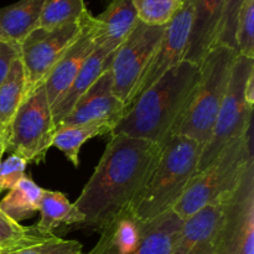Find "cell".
<instances>
[{
    "instance_id": "obj_1",
    "label": "cell",
    "mask_w": 254,
    "mask_h": 254,
    "mask_svg": "<svg viewBox=\"0 0 254 254\" xmlns=\"http://www.w3.org/2000/svg\"><path fill=\"white\" fill-rule=\"evenodd\" d=\"M164 146L149 140L111 135L101 160L73 203L83 216L78 228H102L130 208L153 175Z\"/></svg>"
},
{
    "instance_id": "obj_2",
    "label": "cell",
    "mask_w": 254,
    "mask_h": 254,
    "mask_svg": "<svg viewBox=\"0 0 254 254\" xmlns=\"http://www.w3.org/2000/svg\"><path fill=\"white\" fill-rule=\"evenodd\" d=\"M200 76V64L184 60L136 98L109 135L123 134L164 146L188 112Z\"/></svg>"
},
{
    "instance_id": "obj_3",
    "label": "cell",
    "mask_w": 254,
    "mask_h": 254,
    "mask_svg": "<svg viewBox=\"0 0 254 254\" xmlns=\"http://www.w3.org/2000/svg\"><path fill=\"white\" fill-rule=\"evenodd\" d=\"M201 153L202 145L197 141L171 136L164 145L153 175L131 205L134 215L149 221L173 210L197 174Z\"/></svg>"
},
{
    "instance_id": "obj_4",
    "label": "cell",
    "mask_w": 254,
    "mask_h": 254,
    "mask_svg": "<svg viewBox=\"0 0 254 254\" xmlns=\"http://www.w3.org/2000/svg\"><path fill=\"white\" fill-rule=\"evenodd\" d=\"M237 56L236 50L215 45L203 57L195 97L179 124L175 135L192 139L202 146L210 140Z\"/></svg>"
},
{
    "instance_id": "obj_5",
    "label": "cell",
    "mask_w": 254,
    "mask_h": 254,
    "mask_svg": "<svg viewBox=\"0 0 254 254\" xmlns=\"http://www.w3.org/2000/svg\"><path fill=\"white\" fill-rule=\"evenodd\" d=\"M252 163L253 127L228 144L210 165L196 174L173 211L184 221L228 195Z\"/></svg>"
},
{
    "instance_id": "obj_6",
    "label": "cell",
    "mask_w": 254,
    "mask_h": 254,
    "mask_svg": "<svg viewBox=\"0 0 254 254\" xmlns=\"http://www.w3.org/2000/svg\"><path fill=\"white\" fill-rule=\"evenodd\" d=\"M253 72L254 60L238 55L211 138L202 146L197 174L210 165L228 144L252 128L253 107L246 101V86Z\"/></svg>"
},
{
    "instance_id": "obj_7",
    "label": "cell",
    "mask_w": 254,
    "mask_h": 254,
    "mask_svg": "<svg viewBox=\"0 0 254 254\" xmlns=\"http://www.w3.org/2000/svg\"><path fill=\"white\" fill-rule=\"evenodd\" d=\"M51 106L44 83L30 92L10 124L6 151L16 154L27 164L45 160L55 134Z\"/></svg>"
},
{
    "instance_id": "obj_8",
    "label": "cell",
    "mask_w": 254,
    "mask_h": 254,
    "mask_svg": "<svg viewBox=\"0 0 254 254\" xmlns=\"http://www.w3.org/2000/svg\"><path fill=\"white\" fill-rule=\"evenodd\" d=\"M211 254H254V163L226 197Z\"/></svg>"
},
{
    "instance_id": "obj_9",
    "label": "cell",
    "mask_w": 254,
    "mask_h": 254,
    "mask_svg": "<svg viewBox=\"0 0 254 254\" xmlns=\"http://www.w3.org/2000/svg\"><path fill=\"white\" fill-rule=\"evenodd\" d=\"M165 26H153L138 21L131 34L113 54L109 67L113 92L123 102L126 111L131 104L144 72L163 39Z\"/></svg>"
},
{
    "instance_id": "obj_10",
    "label": "cell",
    "mask_w": 254,
    "mask_h": 254,
    "mask_svg": "<svg viewBox=\"0 0 254 254\" xmlns=\"http://www.w3.org/2000/svg\"><path fill=\"white\" fill-rule=\"evenodd\" d=\"M91 12L56 29L37 27L20 44V60L26 78V96L42 84L64 52L78 39Z\"/></svg>"
},
{
    "instance_id": "obj_11",
    "label": "cell",
    "mask_w": 254,
    "mask_h": 254,
    "mask_svg": "<svg viewBox=\"0 0 254 254\" xmlns=\"http://www.w3.org/2000/svg\"><path fill=\"white\" fill-rule=\"evenodd\" d=\"M191 20H192V0H185L179 11L165 26L163 39L148 68L144 72L143 78L134 93L131 104L143 92L150 88L161 76L185 60L189 39H190Z\"/></svg>"
},
{
    "instance_id": "obj_12",
    "label": "cell",
    "mask_w": 254,
    "mask_h": 254,
    "mask_svg": "<svg viewBox=\"0 0 254 254\" xmlns=\"http://www.w3.org/2000/svg\"><path fill=\"white\" fill-rule=\"evenodd\" d=\"M124 112L123 102L113 92V79L108 68L79 98L60 127L78 126L92 122H109L116 126Z\"/></svg>"
},
{
    "instance_id": "obj_13",
    "label": "cell",
    "mask_w": 254,
    "mask_h": 254,
    "mask_svg": "<svg viewBox=\"0 0 254 254\" xmlns=\"http://www.w3.org/2000/svg\"><path fill=\"white\" fill-rule=\"evenodd\" d=\"M96 16L89 14L78 39L69 46L51 72L47 74L44 87L51 107L64 96L79 73L86 60L96 50Z\"/></svg>"
},
{
    "instance_id": "obj_14",
    "label": "cell",
    "mask_w": 254,
    "mask_h": 254,
    "mask_svg": "<svg viewBox=\"0 0 254 254\" xmlns=\"http://www.w3.org/2000/svg\"><path fill=\"white\" fill-rule=\"evenodd\" d=\"M227 195L183 221L171 254L212 252V242L222 218Z\"/></svg>"
},
{
    "instance_id": "obj_15",
    "label": "cell",
    "mask_w": 254,
    "mask_h": 254,
    "mask_svg": "<svg viewBox=\"0 0 254 254\" xmlns=\"http://www.w3.org/2000/svg\"><path fill=\"white\" fill-rule=\"evenodd\" d=\"M226 0H192V20L185 60L200 64L217 42Z\"/></svg>"
},
{
    "instance_id": "obj_16",
    "label": "cell",
    "mask_w": 254,
    "mask_h": 254,
    "mask_svg": "<svg viewBox=\"0 0 254 254\" xmlns=\"http://www.w3.org/2000/svg\"><path fill=\"white\" fill-rule=\"evenodd\" d=\"M146 227L148 221L140 220L131 208H127L102 228L98 242L87 254H134Z\"/></svg>"
},
{
    "instance_id": "obj_17",
    "label": "cell",
    "mask_w": 254,
    "mask_h": 254,
    "mask_svg": "<svg viewBox=\"0 0 254 254\" xmlns=\"http://www.w3.org/2000/svg\"><path fill=\"white\" fill-rule=\"evenodd\" d=\"M96 45L114 54L131 34L139 19L133 0H116L96 16Z\"/></svg>"
},
{
    "instance_id": "obj_18",
    "label": "cell",
    "mask_w": 254,
    "mask_h": 254,
    "mask_svg": "<svg viewBox=\"0 0 254 254\" xmlns=\"http://www.w3.org/2000/svg\"><path fill=\"white\" fill-rule=\"evenodd\" d=\"M112 57H113V54H109L101 47H96V50L89 55V57L86 60L81 71L77 74L71 86L68 87V89L51 107L55 129L59 128L60 124L72 111L74 104L93 86V83L99 78V76L111 67Z\"/></svg>"
},
{
    "instance_id": "obj_19",
    "label": "cell",
    "mask_w": 254,
    "mask_h": 254,
    "mask_svg": "<svg viewBox=\"0 0 254 254\" xmlns=\"http://www.w3.org/2000/svg\"><path fill=\"white\" fill-rule=\"evenodd\" d=\"M45 0H19L0 7V29L6 39L19 45L39 27Z\"/></svg>"
},
{
    "instance_id": "obj_20",
    "label": "cell",
    "mask_w": 254,
    "mask_h": 254,
    "mask_svg": "<svg viewBox=\"0 0 254 254\" xmlns=\"http://www.w3.org/2000/svg\"><path fill=\"white\" fill-rule=\"evenodd\" d=\"M40 220L34 226L41 235H55V231L61 225L78 226L83 222L82 213L74 207L64 193L60 191L42 190L40 201Z\"/></svg>"
},
{
    "instance_id": "obj_21",
    "label": "cell",
    "mask_w": 254,
    "mask_h": 254,
    "mask_svg": "<svg viewBox=\"0 0 254 254\" xmlns=\"http://www.w3.org/2000/svg\"><path fill=\"white\" fill-rule=\"evenodd\" d=\"M113 127L109 122H92L78 126L60 127L55 130L52 146L62 151L74 168H78L82 145L92 138L111 134Z\"/></svg>"
},
{
    "instance_id": "obj_22",
    "label": "cell",
    "mask_w": 254,
    "mask_h": 254,
    "mask_svg": "<svg viewBox=\"0 0 254 254\" xmlns=\"http://www.w3.org/2000/svg\"><path fill=\"white\" fill-rule=\"evenodd\" d=\"M183 220L173 210L148 221L144 237L134 254H171Z\"/></svg>"
},
{
    "instance_id": "obj_23",
    "label": "cell",
    "mask_w": 254,
    "mask_h": 254,
    "mask_svg": "<svg viewBox=\"0 0 254 254\" xmlns=\"http://www.w3.org/2000/svg\"><path fill=\"white\" fill-rule=\"evenodd\" d=\"M42 190L44 189L25 175L0 201V208L10 218L20 223L39 211Z\"/></svg>"
},
{
    "instance_id": "obj_24",
    "label": "cell",
    "mask_w": 254,
    "mask_h": 254,
    "mask_svg": "<svg viewBox=\"0 0 254 254\" xmlns=\"http://www.w3.org/2000/svg\"><path fill=\"white\" fill-rule=\"evenodd\" d=\"M26 97V78L21 60L11 64L6 78L0 86V126L10 127L15 113Z\"/></svg>"
},
{
    "instance_id": "obj_25",
    "label": "cell",
    "mask_w": 254,
    "mask_h": 254,
    "mask_svg": "<svg viewBox=\"0 0 254 254\" xmlns=\"http://www.w3.org/2000/svg\"><path fill=\"white\" fill-rule=\"evenodd\" d=\"M88 11L84 0H45L39 27L56 29L78 21Z\"/></svg>"
},
{
    "instance_id": "obj_26",
    "label": "cell",
    "mask_w": 254,
    "mask_h": 254,
    "mask_svg": "<svg viewBox=\"0 0 254 254\" xmlns=\"http://www.w3.org/2000/svg\"><path fill=\"white\" fill-rule=\"evenodd\" d=\"M185 0H133L139 21L153 26H165Z\"/></svg>"
},
{
    "instance_id": "obj_27",
    "label": "cell",
    "mask_w": 254,
    "mask_h": 254,
    "mask_svg": "<svg viewBox=\"0 0 254 254\" xmlns=\"http://www.w3.org/2000/svg\"><path fill=\"white\" fill-rule=\"evenodd\" d=\"M41 237H45V235L37 232L35 227L21 226L0 208V250H15L35 242Z\"/></svg>"
},
{
    "instance_id": "obj_28",
    "label": "cell",
    "mask_w": 254,
    "mask_h": 254,
    "mask_svg": "<svg viewBox=\"0 0 254 254\" xmlns=\"http://www.w3.org/2000/svg\"><path fill=\"white\" fill-rule=\"evenodd\" d=\"M4 254H84L83 247L78 241L64 240L56 235L41 237L35 242L15 250L6 251Z\"/></svg>"
},
{
    "instance_id": "obj_29",
    "label": "cell",
    "mask_w": 254,
    "mask_h": 254,
    "mask_svg": "<svg viewBox=\"0 0 254 254\" xmlns=\"http://www.w3.org/2000/svg\"><path fill=\"white\" fill-rule=\"evenodd\" d=\"M236 44L238 55L254 60V0H246L241 9Z\"/></svg>"
},
{
    "instance_id": "obj_30",
    "label": "cell",
    "mask_w": 254,
    "mask_h": 254,
    "mask_svg": "<svg viewBox=\"0 0 254 254\" xmlns=\"http://www.w3.org/2000/svg\"><path fill=\"white\" fill-rule=\"evenodd\" d=\"M246 0H226L225 10H223L222 21H221L220 31H218L216 45H223L237 51L236 44V31L240 11ZM238 52V51H237Z\"/></svg>"
},
{
    "instance_id": "obj_31",
    "label": "cell",
    "mask_w": 254,
    "mask_h": 254,
    "mask_svg": "<svg viewBox=\"0 0 254 254\" xmlns=\"http://www.w3.org/2000/svg\"><path fill=\"white\" fill-rule=\"evenodd\" d=\"M27 163L16 154H11L0 163V192L11 190L25 176Z\"/></svg>"
},
{
    "instance_id": "obj_32",
    "label": "cell",
    "mask_w": 254,
    "mask_h": 254,
    "mask_svg": "<svg viewBox=\"0 0 254 254\" xmlns=\"http://www.w3.org/2000/svg\"><path fill=\"white\" fill-rule=\"evenodd\" d=\"M20 57V46L12 42L0 41V86L6 78L11 64Z\"/></svg>"
},
{
    "instance_id": "obj_33",
    "label": "cell",
    "mask_w": 254,
    "mask_h": 254,
    "mask_svg": "<svg viewBox=\"0 0 254 254\" xmlns=\"http://www.w3.org/2000/svg\"><path fill=\"white\" fill-rule=\"evenodd\" d=\"M9 130H10V127L0 126V163H1L2 155H4V153L6 151Z\"/></svg>"
},
{
    "instance_id": "obj_34",
    "label": "cell",
    "mask_w": 254,
    "mask_h": 254,
    "mask_svg": "<svg viewBox=\"0 0 254 254\" xmlns=\"http://www.w3.org/2000/svg\"><path fill=\"white\" fill-rule=\"evenodd\" d=\"M0 41H7V42H10L9 40L6 39V36H5V35H4V32L1 31V29H0Z\"/></svg>"
},
{
    "instance_id": "obj_35",
    "label": "cell",
    "mask_w": 254,
    "mask_h": 254,
    "mask_svg": "<svg viewBox=\"0 0 254 254\" xmlns=\"http://www.w3.org/2000/svg\"><path fill=\"white\" fill-rule=\"evenodd\" d=\"M102 1L104 2V4H106V6L108 4H111V2H113V1H116V0H102Z\"/></svg>"
},
{
    "instance_id": "obj_36",
    "label": "cell",
    "mask_w": 254,
    "mask_h": 254,
    "mask_svg": "<svg viewBox=\"0 0 254 254\" xmlns=\"http://www.w3.org/2000/svg\"><path fill=\"white\" fill-rule=\"evenodd\" d=\"M5 252H6V251H1V250H0V254H4Z\"/></svg>"
},
{
    "instance_id": "obj_37",
    "label": "cell",
    "mask_w": 254,
    "mask_h": 254,
    "mask_svg": "<svg viewBox=\"0 0 254 254\" xmlns=\"http://www.w3.org/2000/svg\"><path fill=\"white\" fill-rule=\"evenodd\" d=\"M203 254H211V252H206V253H203Z\"/></svg>"
}]
</instances>
